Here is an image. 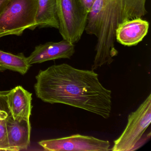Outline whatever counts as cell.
Masks as SVG:
<instances>
[{
	"label": "cell",
	"mask_w": 151,
	"mask_h": 151,
	"mask_svg": "<svg viewBox=\"0 0 151 151\" xmlns=\"http://www.w3.org/2000/svg\"><path fill=\"white\" fill-rule=\"evenodd\" d=\"M75 52V45L67 40L39 45L27 57L31 65L60 59H70Z\"/></svg>",
	"instance_id": "obj_7"
},
{
	"label": "cell",
	"mask_w": 151,
	"mask_h": 151,
	"mask_svg": "<svg viewBox=\"0 0 151 151\" xmlns=\"http://www.w3.org/2000/svg\"><path fill=\"white\" fill-rule=\"evenodd\" d=\"M31 65L22 53L14 55L0 50V71L8 70L25 75Z\"/></svg>",
	"instance_id": "obj_12"
},
{
	"label": "cell",
	"mask_w": 151,
	"mask_h": 151,
	"mask_svg": "<svg viewBox=\"0 0 151 151\" xmlns=\"http://www.w3.org/2000/svg\"><path fill=\"white\" fill-rule=\"evenodd\" d=\"M38 144L44 150L48 151H111L110 143L108 140L78 134L41 140Z\"/></svg>",
	"instance_id": "obj_6"
},
{
	"label": "cell",
	"mask_w": 151,
	"mask_h": 151,
	"mask_svg": "<svg viewBox=\"0 0 151 151\" xmlns=\"http://www.w3.org/2000/svg\"><path fill=\"white\" fill-rule=\"evenodd\" d=\"M8 91H0V151H10L6 127L7 118L10 114L7 102Z\"/></svg>",
	"instance_id": "obj_13"
},
{
	"label": "cell",
	"mask_w": 151,
	"mask_h": 151,
	"mask_svg": "<svg viewBox=\"0 0 151 151\" xmlns=\"http://www.w3.org/2000/svg\"><path fill=\"white\" fill-rule=\"evenodd\" d=\"M9 0H0V15L6 8Z\"/></svg>",
	"instance_id": "obj_15"
},
{
	"label": "cell",
	"mask_w": 151,
	"mask_h": 151,
	"mask_svg": "<svg viewBox=\"0 0 151 151\" xmlns=\"http://www.w3.org/2000/svg\"><path fill=\"white\" fill-rule=\"evenodd\" d=\"M151 122V94L134 112L129 114L128 122L121 136L114 141L113 151L136 150L140 146V140Z\"/></svg>",
	"instance_id": "obj_5"
},
{
	"label": "cell",
	"mask_w": 151,
	"mask_h": 151,
	"mask_svg": "<svg viewBox=\"0 0 151 151\" xmlns=\"http://www.w3.org/2000/svg\"><path fill=\"white\" fill-rule=\"evenodd\" d=\"M38 7L35 28H53L58 29L56 0H38Z\"/></svg>",
	"instance_id": "obj_11"
},
{
	"label": "cell",
	"mask_w": 151,
	"mask_h": 151,
	"mask_svg": "<svg viewBox=\"0 0 151 151\" xmlns=\"http://www.w3.org/2000/svg\"><path fill=\"white\" fill-rule=\"evenodd\" d=\"M147 0H96L88 15L85 31L97 39L92 70L111 64L118 55L115 31L123 22L144 17Z\"/></svg>",
	"instance_id": "obj_2"
},
{
	"label": "cell",
	"mask_w": 151,
	"mask_h": 151,
	"mask_svg": "<svg viewBox=\"0 0 151 151\" xmlns=\"http://www.w3.org/2000/svg\"><path fill=\"white\" fill-rule=\"evenodd\" d=\"M94 70L76 68L63 63L40 70L34 90L46 103L81 109L107 119L112 110V91L100 82Z\"/></svg>",
	"instance_id": "obj_1"
},
{
	"label": "cell",
	"mask_w": 151,
	"mask_h": 151,
	"mask_svg": "<svg viewBox=\"0 0 151 151\" xmlns=\"http://www.w3.org/2000/svg\"><path fill=\"white\" fill-rule=\"evenodd\" d=\"M59 32L63 40L78 43L85 31L89 13L80 0H56Z\"/></svg>",
	"instance_id": "obj_4"
},
{
	"label": "cell",
	"mask_w": 151,
	"mask_h": 151,
	"mask_svg": "<svg viewBox=\"0 0 151 151\" xmlns=\"http://www.w3.org/2000/svg\"><path fill=\"white\" fill-rule=\"evenodd\" d=\"M84 7L88 13H90L92 9L96 0H80Z\"/></svg>",
	"instance_id": "obj_14"
},
{
	"label": "cell",
	"mask_w": 151,
	"mask_h": 151,
	"mask_svg": "<svg viewBox=\"0 0 151 151\" xmlns=\"http://www.w3.org/2000/svg\"><path fill=\"white\" fill-rule=\"evenodd\" d=\"M32 94L18 86L9 91L7 102L11 115L15 120H30L32 105Z\"/></svg>",
	"instance_id": "obj_9"
},
{
	"label": "cell",
	"mask_w": 151,
	"mask_h": 151,
	"mask_svg": "<svg viewBox=\"0 0 151 151\" xmlns=\"http://www.w3.org/2000/svg\"><path fill=\"white\" fill-rule=\"evenodd\" d=\"M6 127L10 151L27 149L30 144L31 126L30 120L17 121L10 114L7 118Z\"/></svg>",
	"instance_id": "obj_10"
},
{
	"label": "cell",
	"mask_w": 151,
	"mask_h": 151,
	"mask_svg": "<svg viewBox=\"0 0 151 151\" xmlns=\"http://www.w3.org/2000/svg\"><path fill=\"white\" fill-rule=\"evenodd\" d=\"M149 27L148 22L141 18L124 21L116 30V41L125 46L137 45L146 36Z\"/></svg>",
	"instance_id": "obj_8"
},
{
	"label": "cell",
	"mask_w": 151,
	"mask_h": 151,
	"mask_svg": "<svg viewBox=\"0 0 151 151\" xmlns=\"http://www.w3.org/2000/svg\"><path fill=\"white\" fill-rule=\"evenodd\" d=\"M38 7V0H9L0 15V38L35 29Z\"/></svg>",
	"instance_id": "obj_3"
}]
</instances>
